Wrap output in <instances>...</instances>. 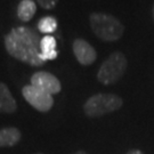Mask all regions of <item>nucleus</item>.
<instances>
[{
	"label": "nucleus",
	"instance_id": "obj_17",
	"mask_svg": "<svg viewBox=\"0 0 154 154\" xmlns=\"http://www.w3.org/2000/svg\"><path fill=\"white\" fill-rule=\"evenodd\" d=\"M35 154H44V153H35Z\"/></svg>",
	"mask_w": 154,
	"mask_h": 154
},
{
	"label": "nucleus",
	"instance_id": "obj_7",
	"mask_svg": "<svg viewBox=\"0 0 154 154\" xmlns=\"http://www.w3.org/2000/svg\"><path fill=\"white\" fill-rule=\"evenodd\" d=\"M72 49L77 61L81 65H90L97 58V53L95 48L83 39H75L72 45Z\"/></svg>",
	"mask_w": 154,
	"mask_h": 154
},
{
	"label": "nucleus",
	"instance_id": "obj_9",
	"mask_svg": "<svg viewBox=\"0 0 154 154\" xmlns=\"http://www.w3.org/2000/svg\"><path fill=\"white\" fill-rule=\"evenodd\" d=\"M22 138L21 131L15 127L0 129V147H11L20 143Z\"/></svg>",
	"mask_w": 154,
	"mask_h": 154
},
{
	"label": "nucleus",
	"instance_id": "obj_4",
	"mask_svg": "<svg viewBox=\"0 0 154 154\" xmlns=\"http://www.w3.org/2000/svg\"><path fill=\"white\" fill-rule=\"evenodd\" d=\"M127 67H128V62L123 53L114 51L105 60L102 66L99 67L97 79L99 82L106 86L113 85L121 79Z\"/></svg>",
	"mask_w": 154,
	"mask_h": 154
},
{
	"label": "nucleus",
	"instance_id": "obj_14",
	"mask_svg": "<svg viewBox=\"0 0 154 154\" xmlns=\"http://www.w3.org/2000/svg\"><path fill=\"white\" fill-rule=\"evenodd\" d=\"M127 154H144L143 152H140L139 149H130V151H128Z\"/></svg>",
	"mask_w": 154,
	"mask_h": 154
},
{
	"label": "nucleus",
	"instance_id": "obj_16",
	"mask_svg": "<svg viewBox=\"0 0 154 154\" xmlns=\"http://www.w3.org/2000/svg\"><path fill=\"white\" fill-rule=\"evenodd\" d=\"M152 13H153V20H154V6H153V11H152Z\"/></svg>",
	"mask_w": 154,
	"mask_h": 154
},
{
	"label": "nucleus",
	"instance_id": "obj_5",
	"mask_svg": "<svg viewBox=\"0 0 154 154\" xmlns=\"http://www.w3.org/2000/svg\"><path fill=\"white\" fill-rule=\"evenodd\" d=\"M22 95L29 104L39 112H48L54 106L53 95L46 93L45 90L34 87L32 85L24 86L22 88Z\"/></svg>",
	"mask_w": 154,
	"mask_h": 154
},
{
	"label": "nucleus",
	"instance_id": "obj_3",
	"mask_svg": "<svg viewBox=\"0 0 154 154\" xmlns=\"http://www.w3.org/2000/svg\"><path fill=\"white\" fill-rule=\"evenodd\" d=\"M122 98L114 94H96L83 104V112L89 118H97L121 109Z\"/></svg>",
	"mask_w": 154,
	"mask_h": 154
},
{
	"label": "nucleus",
	"instance_id": "obj_10",
	"mask_svg": "<svg viewBox=\"0 0 154 154\" xmlns=\"http://www.w3.org/2000/svg\"><path fill=\"white\" fill-rule=\"evenodd\" d=\"M40 49L41 55L45 61H53L57 57V50H56V39L53 35H45L41 38L40 42Z\"/></svg>",
	"mask_w": 154,
	"mask_h": 154
},
{
	"label": "nucleus",
	"instance_id": "obj_13",
	"mask_svg": "<svg viewBox=\"0 0 154 154\" xmlns=\"http://www.w3.org/2000/svg\"><path fill=\"white\" fill-rule=\"evenodd\" d=\"M35 1H37V4H38L41 8L47 9V11H50V9H54V8H55L60 0H35Z\"/></svg>",
	"mask_w": 154,
	"mask_h": 154
},
{
	"label": "nucleus",
	"instance_id": "obj_1",
	"mask_svg": "<svg viewBox=\"0 0 154 154\" xmlns=\"http://www.w3.org/2000/svg\"><path fill=\"white\" fill-rule=\"evenodd\" d=\"M7 53L17 61L31 66H42L46 63L40 49L39 33L29 26L11 29L4 38Z\"/></svg>",
	"mask_w": 154,
	"mask_h": 154
},
{
	"label": "nucleus",
	"instance_id": "obj_15",
	"mask_svg": "<svg viewBox=\"0 0 154 154\" xmlns=\"http://www.w3.org/2000/svg\"><path fill=\"white\" fill-rule=\"evenodd\" d=\"M73 154H88V153H86L85 151H78V152H75V153H73Z\"/></svg>",
	"mask_w": 154,
	"mask_h": 154
},
{
	"label": "nucleus",
	"instance_id": "obj_2",
	"mask_svg": "<svg viewBox=\"0 0 154 154\" xmlns=\"http://www.w3.org/2000/svg\"><path fill=\"white\" fill-rule=\"evenodd\" d=\"M89 22L95 35L105 42L119 40L125 32L123 24L110 14L93 13L89 16Z\"/></svg>",
	"mask_w": 154,
	"mask_h": 154
},
{
	"label": "nucleus",
	"instance_id": "obj_6",
	"mask_svg": "<svg viewBox=\"0 0 154 154\" xmlns=\"http://www.w3.org/2000/svg\"><path fill=\"white\" fill-rule=\"evenodd\" d=\"M30 81H31L32 86L42 89V90H45L46 93L50 94V95L58 94L62 89L60 80L54 74L46 71L35 72L31 77Z\"/></svg>",
	"mask_w": 154,
	"mask_h": 154
},
{
	"label": "nucleus",
	"instance_id": "obj_8",
	"mask_svg": "<svg viewBox=\"0 0 154 154\" xmlns=\"http://www.w3.org/2000/svg\"><path fill=\"white\" fill-rule=\"evenodd\" d=\"M17 110L16 100L11 95L7 85L0 82V113L11 114Z\"/></svg>",
	"mask_w": 154,
	"mask_h": 154
},
{
	"label": "nucleus",
	"instance_id": "obj_11",
	"mask_svg": "<svg viewBox=\"0 0 154 154\" xmlns=\"http://www.w3.org/2000/svg\"><path fill=\"white\" fill-rule=\"evenodd\" d=\"M37 6L33 0H22L17 6V17L22 22H30L35 15Z\"/></svg>",
	"mask_w": 154,
	"mask_h": 154
},
{
	"label": "nucleus",
	"instance_id": "obj_12",
	"mask_svg": "<svg viewBox=\"0 0 154 154\" xmlns=\"http://www.w3.org/2000/svg\"><path fill=\"white\" fill-rule=\"evenodd\" d=\"M57 29V21L53 16L42 17L38 22L39 32L45 33L46 35H49V33H54Z\"/></svg>",
	"mask_w": 154,
	"mask_h": 154
}]
</instances>
